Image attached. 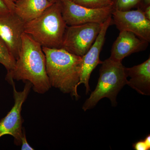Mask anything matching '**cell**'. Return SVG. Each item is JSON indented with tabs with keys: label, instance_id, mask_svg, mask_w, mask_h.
Wrapping results in <instances>:
<instances>
[{
	"label": "cell",
	"instance_id": "cell-12",
	"mask_svg": "<svg viewBox=\"0 0 150 150\" xmlns=\"http://www.w3.org/2000/svg\"><path fill=\"white\" fill-rule=\"evenodd\" d=\"M130 79L127 85L142 95H150V57L140 64L126 68Z\"/></svg>",
	"mask_w": 150,
	"mask_h": 150
},
{
	"label": "cell",
	"instance_id": "cell-4",
	"mask_svg": "<svg viewBox=\"0 0 150 150\" xmlns=\"http://www.w3.org/2000/svg\"><path fill=\"white\" fill-rule=\"evenodd\" d=\"M101 64L96 87L83 105L84 111L95 107L104 98H109L112 106H116L117 95L128 82L126 67L122 62H115L109 58Z\"/></svg>",
	"mask_w": 150,
	"mask_h": 150
},
{
	"label": "cell",
	"instance_id": "cell-1",
	"mask_svg": "<svg viewBox=\"0 0 150 150\" xmlns=\"http://www.w3.org/2000/svg\"><path fill=\"white\" fill-rule=\"evenodd\" d=\"M8 83L13 80L29 81L33 91L44 94L51 87L46 70V59L42 47L25 33L22 35L21 49L15 67L6 75Z\"/></svg>",
	"mask_w": 150,
	"mask_h": 150
},
{
	"label": "cell",
	"instance_id": "cell-23",
	"mask_svg": "<svg viewBox=\"0 0 150 150\" xmlns=\"http://www.w3.org/2000/svg\"><path fill=\"white\" fill-rule=\"evenodd\" d=\"M143 3L145 6L150 5V0H143Z\"/></svg>",
	"mask_w": 150,
	"mask_h": 150
},
{
	"label": "cell",
	"instance_id": "cell-3",
	"mask_svg": "<svg viewBox=\"0 0 150 150\" xmlns=\"http://www.w3.org/2000/svg\"><path fill=\"white\" fill-rule=\"evenodd\" d=\"M67 26L62 16L61 3H55L40 16L25 23L24 33L42 47L59 48Z\"/></svg>",
	"mask_w": 150,
	"mask_h": 150
},
{
	"label": "cell",
	"instance_id": "cell-15",
	"mask_svg": "<svg viewBox=\"0 0 150 150\" xmlns=\"http://www.w3.org/2000/svg\"><path fill=\"white\" fill-rule=\"evenodd\" d=\"M114 10L126 11L139 8L144 4L143 0H111Z\"/></svg>",
	"mask_w": 150,
	"mask_h": 150
},
{
	"label": "cell",
	"instance_id": "cell-21",
	"mask_svg": "<svg viewBox=\"0 0 150 150\" xmlns=\"http://www.w3.org/2000/svg\"><path fill=\"white\" fill-rule=\"evenodd\" d=\"M16 1V0H4L10 11L13 12H14L15 4Z\"/></svg>",
	"mask_w": 150,
	"mask_h": 150
},
{
	"label": "cell",
	"instance_id": "cell-16",
	"mask_svg": "<svg viewBox=\"0 0 150 150\" xmlns=\"http://www.w3.org/2000/svg\"><path fill=\"white\" fill-rule=\"evenodd\" d=\"M73 2L80 5L91 8H100L112 6L111 0H71Z\"/></svg>",
	"mask_w": 150,
	"mask_h": 150
},
{
	"label": "cell",
	"instance_id": "cell-18",
	"mask_svg": "<svg viewBox=\"0 0 150 150\" xmlns=\"http://www.w3.org/2000/svg\"><path fill=\"white\" fill-rule=\"evenodd\" d=\"M23 135L21 139V150H33L34 149L32 148L28 144L26 139L25 130L24 127H23Z\"/></svg>",
	"mask_w": 150,
	"mask_h": 150
},
{
	"label": "cell",
	"instance_id": "cell-2",
	"mask_svg": "<svg viewBox=\"0 0 150 150\" xmlns=\"http://www.w3.org/2000/svg\"><path fill=\"white\" fill-rule=\"evenodd\" d=\"M42 49L46 56V73L51 86L79 99L78 85L81 71L82 57L63 48L42 47Z\"/></svg>",
	"mask_w": 150,
	"mask_h": 150
},
{
	"label": "cell",
	"instance_id": "cell-11",
	"mask_svg": "<svg viewBox=\"0 0 150 150\" xmlns=\"http://www.w3.org/2000/svg\"><path fill=\"white\" fill-rule=\"evenodd\" d=\"M149 42L127 31H120L111 48L110 59L115 62H122L125 57L135 53L145 51Z\"/></svg>",
	"mask_w": 150,
	"mask_h": 150
},
{
	"label": "cell",
	"instance_id": "cell-19",
	"mask_svg": "<svg viewBox=\"0 0 150 150\" xmlns=\"http://www.w3.org/2000/svg\"><path fill=\"white\" fill-rule=\"evenodd\" d=\"M139 8H140L142 10L145 17L150 21V5L145 6L144 4L142 6Z\"/></svg>",
	"mask_w": 150,
	"mask_h": 150
},
{
	"label": "cell",
	"instance_id": "cell-7",
	"mask_svg": "<svg viewBox=\"0 0 150 150\" xmlns=\"http://www.w3.org/2000/svg\"><path fill=\"white\" fill-rule=\"evenodd\" d=\"M60 3L62 16L68 26L91 23L102 24L112 16L114 10L112 6L91 8L77 4L71 0H63Z\"/></svg>",
	"mask_w": 150,
	"mask_h": 150
},
{
	"label": "cell",
	"instance_id": "cell-14",
	"mask_svg": "<svg viewBox=\"0 0 150 150\" xmlns=\"http://www.w3.org/2000/svg\"><path fill=\"white\" fill-rule=\"evenodd\" d=\"M16 60L10 51L0 37V64L3 65L7 70V74H10L15 67Z\"/></svg>",
	"mask_w": 150,
	"mask_h": 150
},
{
	"label": "cell",
	"instance_id": "cell-8",
	"mask_svg": "<svg viewBox=\"0 0 150 150\" xmlns=\"http://www.w3.org/2000/svg\"><path fill=\"white\" fill-rule=\"evenodd\" d=\"M112 23L120 31H127L134 33L138 37L150 42V21L144 16L142 10H113Z\"/></svg>",
	"mask_w": 150,
	"mask_h": 150
},
{
	"label": "cell",
	"instance_id": "cell-22",
	"mask_svg": "<svg viewBox=\"0 0 150 150\" xmlns=\"http://www.w3.org/2000/svg\"><path fill=\"white\" fill-rule=\"evenodd\" d=\"M49 2H50L52 4H55V3H60L63 0H48Z\"/></svg>",
	"mask_w": 150,
	"mask_h": 150
},
{
	"label": "cell",
	"instance_id": "cell-13",
	"mask_svg": "<svg viewBox=\"0 0 150 150\" xmlns=\"http://www.w3.org/2000/svg\"><path fill=\"white\" fill-rule=\"evenodd\" d=\"M52 4L48 0H16L14 12L27 22L40 16Z\"/></svg>",
	"mask_w": 150,
	"mask_h": 150
},
{
	"label": "cell",
	"instance_id": "cell-20",
	"mask_svg": "<svg viewBox=\"0 0 150 150\" xmlns=\"http://www.w3.org/2000/svg\"><path fill=\"white\" fill-rule=\"evenodd\" d=\"M10 11L4 0H0V13L8 12Z\"/></svg>",
	"mask_w": 150,
	"mask_h": 150
},
{
	"label": "cell",
	"instance_id": "cell-6",
	"mask_svg": "<svg viewBox=\"0 0 150 150\" xmlns=\"http://www.w3.org/2000/svg\"><path fill=\"white\" fill-rule=\"evenodd\" d=\"M25 83L23 90L18 91L14 80L11 82L10 84L13 88L14 103L10 111L0 120V138L5 135L12 136L14 138V143L18 146L21 145V138L23 135L22 124L24 120L21 115L23 105L32 88V84L30 82L26 81Z\"/></svg>",
	"mask_w": 150,
	"mask_h": 150
},
{
	"label": "cell",
	"instance_id": "cell-10",
	"mask_svg": "<svg viewBox=\"0 0 150 150\" xmlns=\"http://www.w3.org/2000/svg\"><path fill=\"white\" fill-rule=\"evenodd\" d=\"M112 16H110L102 24L101 30L92 46L85 55L82 56L81 71L78 86L84 84L86 94L90 91L89 81L93 71L98 64H101L103 62L100 59V54L105 41L107 30L112 25Z\"/></svg>",
	"mask_w": 150,
	"mask_h": 150
},
{
	"label": "cell",
	"instance_id": "cell-5",
	"mask_svg": "<svg viewBox=\"0 0 150 150\" xmlns=\"http://www.w3.org/2000/svg\"><path fill=\"white\" fill-rule=\"evenodd\" d=\"M102 24L91 23L67 26L61 48L71 54L82 57L95 41Z\"/></svg>",
	"mask_w": 150,
	"mask_h": 150
},
{
	"label": "cell",
	"instance_id": "cell-17",
	"mask_svg": "<svg viewBox=\"0 0 150 150\" xmlns=\"http://www.w3.org/2000/svg\"><path fill=\"white\" fill-rule=\"evenodd\" d=\"M135 150H149L150 149V135H148L144 139L138 141L133 144Z\"/></svg>",
	"mask_w": 150,
	"mask_h": 150
},
{
	"label": "cell",
	"instance_id": "cell-9",
	"mask_svg": "<svg viewBox=\"0 0 150 150\" xmlns=\"http://www.w3.org/2000/svg\"><path fill=\"white\" fill-rule=\"evenodd\" d=\"M24 24V22L14 12L10 11L0 13V37L16 60L21 49Z\"/></svg>",
	"mask_w": 150,
	"mask_h": 150
}]
</instances>
